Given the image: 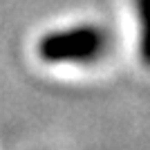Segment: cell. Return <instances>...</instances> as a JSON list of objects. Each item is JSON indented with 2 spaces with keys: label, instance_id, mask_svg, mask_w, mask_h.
I'll return each mask as SVG.
<instances>
[{
  "label": "cell",
  "instance_id": "7a4b0ae2",
  "mask_svg": "<svg viewBox=\"0 0 150 150\" xmlns=\"http://www.w3.org/2000/svg\"><path fill=\"white\" fill-rule=\"evenodd\" d=\"M139 23V58L150 67V0H134Z\"/></svg>",
  "mask_w": 150,
  "mask_h": 150
},
{
  "label": "cell",
  "instance_id": "6da1fadb",
  "mask_svg": "<svg viewBox=\"0 0 150 150\" xmlns=\"http://www.w3.org/2000/svg\"><path fill=\"white\" fill-rule=\"evenodd\" d=\"M112 38L101 25H76L56 29L38 40V56L45 63H96L110 52Z\"/></svg>",
  "mask_w": 150,
  "mask_h": 150
}]
</instances>
